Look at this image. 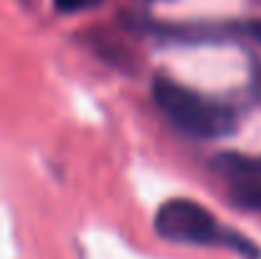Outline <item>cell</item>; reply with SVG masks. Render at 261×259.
<instances>
[{
  "mask_svg": "<svg viewBox=\"0 0 261 259\" xmlns=\"http://www.w3.org/2000/svg\"><path fill=\"white\" fill-rule=\"evenodd\" d=\"M155 231L175 244L195 247H226L244 259H261V249L244 234L226 229L218 219L190 198H170L155 214Z\"/></svg>",
  "mask_w": 261,
  "mask_h": 259,
  "instance_id": "cell-1",
  "label": "cell"
},
{
  "mask_svg": "<svg viewBox=\"0 0 261 259\" xmlns=\"http://www.w3.org/2000/svg\"><path fill=\"white\" fill-rule=\"evenodd\" d=\"M152 99L175 127L190 137L216 140L236 130V112L228 104L205 99L203 94L177 84V82L155 79Z\"/></svg>",
  "mask_w": 261,
  "mask_h": 259,
  "instance_id": "cell-2",
  "label": "cell"
},
{
  "mask_svg": "<svg viewBox=\"0 0 261 259\" xmlns=\"http://www.w3.org/2000/svg\"><path fill=\"white\" fill-rule=\"evenodd\" d=\"M221 173L239 183H261V158H249V155H236V153H223L213 163Z\"/></svg>",
  "mask_w": 261,
  "mask_h": 259,
  "instance_id": "cell-3",
  "label": "cell"
},
{
  "mask_svg": "<svg viewBox=\"0 0 261 259\" xmlns=\"http://www.w3.org/2000/svg\"><path fill=\"white\" fill-rule=\"evenodd\" d=\"M233 203H239L241 208H251L261 211V183H239L233 188Z\"/></svg>",
  "mask_w": 261,
  "mask_h": 259,
  "instance_id": "cell-4",
  "label": "cell"
},
{
  "mask_svg": "<svg viewBox=\"0 0 261 259\" xmlns=\"http://www.w3.org/2000/svg\"><path fill=\"white\" fill-rule=\"evenodd\" d=\"M236 31H239V33H244L249 41H254V43H259L261 46V18H251V20L239 23V26H236Z\"/></svg>",
  "mask_w": 261,
  "mask_h": 259,
  "instance_id": "cell-5",
  "label": "cell"
},
{
  "mask_svg": "<svg viewBox=\"0 0 261 259\" xmlns=\"http://www.w3.org/2000/svg\"><path fill=\"white\" fill-rule=\"evenodd\" d=\"M94 5H99V0H56V8L61 13H82Z\"/></svg>",
  "mask_w": 261,
  "mask_h": 259,
  "instance_id": "cell-6",
  "label": "cell"
}]
</instances>
